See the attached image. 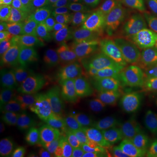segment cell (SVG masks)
Segmentation results:
<instances>
[{"instance_id": "cell-21", "label": "cell", "mask_w": 157, "mask_h": 157, "mask_svg": "<svg viewBox=\"0 0 157 157\" xmlns=\"http://www.w3.org/2000/svg\"><path fill=\"white\" fill-rule=\"evenodd\" d=\"M1 157H32L25 139H4L1 142Z\"/></svg>"}, {"instance_id": "cell-31", "label": "cell", "mask_w": 157, "mask_h": 157, "mask_svg": "<svg viewBox=\"0 0 157 157\" xmlns=\"http://www.w3.org/2000/svg\"><path fill=\"white\" fill-rule=\"evenodd\" d=\"M52 157H91L88 153L81 148H71L65 147Z\"/></svg>"}, {"instance_id": "cell-27", "label": "cell", "mask_w": 157, "mask_h": 157, "mask_svg": "<svg viewBox=\"0 0 157 157\" xmlns=\"http://www.w3.org/2000/svg\"><path fill=\"white\" fill-rule=\"evenodd\" d=\"M45 8L60 24L63 20V5L65 0H41Z\"/></svg>"}, {"instance_id": "cell-18", "label": "cell", "mask_w": 157, "mask_h": 157, "mask_svg": "<svg viewBox=\"0 0 157 157\" xmlns=\"http://www.w3.org/2000/svg\"><path fill=\"white\" fill-rule=\"evenodd\" d=\"M112 41L105 33H100L86 44L98 64L105 61L107 52L112 46Z\"/></svg>"}, {"instance_id": "cell-29", "label": "cell", "mask_w": 157, "mask_h": 157, "mask_svg": "<svg viewBox=\"0 0 157 157\" xmlns=\"http://www.w3.org/2000/svg\"><path fill=\"white\" fill-rule=\"evenodd\" d=\"M144 77H146L148 83L157 85V57L145 62Z\"/></svg>"}, {"instance_id": "cell-20", "label": "cell", "mask_w": 157, "mask_h": 157, "mask_svg": "<svg viewBox=\"0 0 157 157\" xmlns=\"http://www.w3.org/2000/svg\"><path fill=\"white\" fill-rule=\"evenodd\" d=\"M140 20L138 18L135 11L123 13V14H116L112 15L107 18L105 23V30L108 33L116 29L131 28L138 26Z\"/></svg>"}, {"instance_id": "cell-26", "label": "cell", "mask_w": 157, "mask_h": 157, "mask_svg": "<svg viewBox=\"0 0 157 157\" xmlns=\"http://www.w3.org/2000/svg\"><path fill=\"white\" fill-rule=\"evenodd\" d=\"M135 13L142 22L148 25L157 24V6H139Z\"/></svg>"}, {"instance_id": "cell-6", "label": "cell", "mask_w": 157, "mask_h": 157, "mask_svg": "<svg viewBox=\"0 0 157 157\" xmlns=\"http://www.w3.org/2000/svg\"><path fill=\"white\" fill-rule=\"evenodd\" d=\"M86 122L90 128L99 135L116 130L121 126V121L113 101L105 97L94 99L88 107Z\"/></svg>"}, {"instance_id": "cell-23", "label": "cell", "mask_w": 157, "mask_h": 157, "mask_svg": "<svg viewBox=\"0 0 157 157\" xmlns=\"http://www.w3.org/2000/svg\"><path fill=\"white\" fill-rule=\"evenodd\" d=\"M137 0H116L110 6L105 8L104 12L108 16L133 12L138 8Z\"/></svg>"}, {"instance_id": "cell-17", "label": "cell", "mask_w": 157, "mask_h": 157, "mask_svg": "<svg viewBox=\"0 0 157 157\" xmlns=\"http://www.w3.org/2000/svg\"><path fill=\"white\" fill-rule=\"evenodd\" d=\"M98 0H65L63 5V20L72 19L89 13L98 6Z\"/></svg>"}, {"instance_id": "cell-8", "label": "cell", "mask_w": 157, "mask_h": 157, "mask_svg": "<svg viewBox=\"0 0 157 157\" xmlns=\"http://www.w3.org/2000/svg\"><path fill=\"white\" fill-rule=\"evenodd\" d=\"M144 64L145 62L134 53L105 66V71L107 78L113 85L125 87L136 79L144 77Z\"/></svg>"}, {"instance_id": "cell-33", "label": "cell", "mask_w": 157, "mask_h": 157, "mask_svg": "<svg viewBox=\"0 0 157 157\" xmlns=\"http://www.w3.org/2000/svg\"><path fill=\"white\" fill-rule=\"evenodd\" d=\"M139 6H157V0H137Z\"/></svg>"}, {"instance_id": "cell-15", "label": "cell", "mask_w": 157, "mask_h": 157, "mask_svg": "<svg viewBox=\"0 0 157 157\" xmlns=\"http://www.w3.org/2000/svg\"><path fill=\"white\" fill-rule=\"evenodd\" d=\"M144 29L136 27L131 28L116 29L108 32L113 45L135 49L136 46L141 44L143 38Z\"/></svg>"}, {"instance_id": "cell-14", "label": "cell", "mask_w": 157, "mask_h": 157, "mask_svg": "<svg viewBox=\"0 0 157 157\" xmlns=\"http://www.w3.org/2000/svg\"><path fill=\"white\" fill-rule=\"evenodd\" d=\"M23 13L16 10H1L0 13V39L1 42L17 43L21 33Z\"/></svg>"}, {"instance_id": "cell-12", "label": "cell", "mask_w": 157, "mask_h": 157, "mask_svg": "<svg viewBox=\"0 0 157 157\" xmlns=\"http://www.w3.org/2000/svg\"><path fill=\"white\" fill-rule=\"evenodd\" d=\"M32 157H52L66 145L53 135L43 130H38L24 138Z\"/></svg>"}, {"instance_id": "cell-32", "label": "cell", "mask_w": 157, "mask_h": 157, "mask_svg": "<svg viewBox=\"0 0 157 157\" xmlns=\"http://www.w3.org/2000/svg\"><path fill=\"white\" fill-rule=\"evenodd\" d=\"M25 0H0L1 10H16L19 11L25 5Z\"/></svg>"}, {"instance_id": "cell-10", "label": "cell", "mask_w": 157, "mask_h": 157, "mask_svg": "<svg viewBox=\"0 0 157 157\" xmlns=\"http://www.w3.org/2000/svg\"><path fill=\"white\" fill-rule=\"evenodd\" d=\"M58 26L45 23L26 14H23L22 29L17 40V45H45L59 32Z\"/></svg>"}, {"instance_id": "cell-30", "label": "cell", "mask_w": 157, "mask_h": 157, "mask_svg": "<svg viewBox=\"0 0 157 157\" xmlns=\"http://www.w3.org/2000/svg\"><path fill=\"white\" fill-rule=\"evenodd\" d=\"M15 47L11 43L1 42L0 45V64L9 61H14Z\"/></svg>"}, {"instance_id": "cell-28", "label": "cell", "mask_w": 157, "mask_h": 157, "mask_svg": "<svg viewBox=\"0 0 157 157\" xmlns=\"http://www.w3.org/2000/svg\"><path fill=\"white\" fill-rule=\"evenodd\" d=\"M141 94L150 104L157 119V85L147 83L141 91Z\"/></svg>"}, {"instance_id": "cell-13", "label": "cell", "mask_w": 157, "mask_h": 157, "mask_svg": "<svg viewBox=\"0 0 157 157\" xmlns=\"http://www.w3.org/2000/svg\"><path fill=\"white\" fill-rule=\"evenodd\" d=\"M47 45H18L15 46L14 61L27 73L45 69Z\"/></svg>"}, {"instance_id": "cell-19", "label": "cell", "mask_w": 157, "mask_h": 157, "mask_svg": "<svg viewBox=\"0 0 157 157\" xmlns=\"http://www.w3.org/2000/svg\"><path fill=\"white\" fill-rule=\"evenodd\" d=\"M24 13L45 23L59 26V23L45 8L41 0H25L23 7Z\"/></svg>"}, {"instance_id": "cell-7", "label": "cell", "mask_w": 157, "mask_h": 157, "mask_svg": "<svg viewBox=\"0 0 157 157\" xmlns=\"http://www.w3.org/2000/svg\"><path fill=\"white\" fill-rule=\"evenodd\" d=\"M101 18L98 15L87 13L70 19L57 35L70 40L77 46L86 45L94 36L101 33Z\"/></svg>"}, {"instance_id": "cell-3", "label": "cell", "mask_w": 157, "mask_h": 157, "mask_svg": "<svg viewBox=\"0 0 157 157\" xmlns=\"http://www.w3.org/2000/svg\"><path fill=\"white\" fill-rule=\"evenodd\" d=\"M39 126L40 130L53 133L56 129L74 123L77 113L66 94L39 93Z\"/></svg>"}, {"instance_id": "cell-34", "label": "cell", "mask_w": 157, "mask_h": 157, "mask_svg": "<svg viewBox=\"0 0 157 157\" xmlns=\"http://www.w3.org/2000/svg\"><path fill=\"white\" fill-rule=\"evenodd\" d=\"M116 0H98L99 5H101V6L107 8L108 6H110L112 4H113Z\"/></svg>"}, {"instance_id": "cell-16", "label": "cell", "mask_w": 157, "mask_h": 157, "mask_svg": "<svg viewBox=\"0 0 157 157\" xmlns=\"http://www.w3.org/2000/svg\"><path fill=\"white\" fill-rule=\"evenodd\" d=\"M24 91L21 79L11 78L1 82L0 86V108L4 113Z\"/></svg>"}, {"instance_id": "cell-2", "label": "cell", "mask_w": 157, "mask_h": 157, "mask_svg": "<svg viewBox=\"0 0 157 157\" xmlns=\"http://www.w3.org/2000/svg\"><path fill=\"white\" fill-rule=\"evenodd\" d=\"M24 90L33 89L39 93L67 94L85 92L86 83L73 72L57 69H43L27 73L21 79Z\"/></svg>"}, {"instance_id": "cell-1", "label": "cell", "mask_w": 157, "mask_h": 157, "mask_svg": "<svg viewBox=\"0 0 157 157\" xmlns=\"http://www.w3.org/2000/svg\"><path fill=\"white\" fill-rule=\"evenodd\" d=\"M39 93L25 89L10 107L2 113V129L9 134L30 135L39 130Z\"/></svg>"}, {"instance_id": "cell-24", "label": "cell", "mask_w": 157, "mask_h": 157, "mask_svg": "<svg viewBox=\"0 0 157 157\" xmlns=\"http://www.w3.org/2000/svg\"><path fill=\"white\" fill-rule=\"evenodd\" d=\"M141 45L148 53L157 52V24L149 25L143 30Z\"/></svg>"}, {"instance_id": "cell-11", "label": "cell", "mask_w": 157, "mask_h": 157, "mask_svg": "<svg viewBox=\"0 0 157 157\" xmlns=\"http://www.w3.org/2000/svg\"><path fill=\"white\" fill-rule=\"evenodd\" d=\"M73 72L86 83H98L102 78V72L87 45L78 46L73 58Z\"/></svg>"}, {"instance_id": "cell-4", "label": "cell", "mask_w": 157, "mask_h": 157, "mask_svg": "<svg viewBox=\"0 0 157 157\" xmlns=\"http://www.w3.org/2000/svg\"><path fill=\"white\" fill-rule=\"evenodd\" d=\"M121 125L127 128H135L140 126L157 122L153 108L144 95L131 86H125L113 98Z\"/></svg>"}, {"instance_id": "cell-5", "label": "cell", "mask_w": 157, "mask_h": 157, "mask_svg": "<svg viewBox=\"0 0 157 157\" xmlns=\"http://www.w3.org/2000/svg\"><path fill=\"white\" fill-rule=\"evenodd\" d=\"M116 157H152L157 155V123L130 129L115 146Z\"/></svg>"}, {"instance_id": "cell-35", "label": "cell", "mask_w": 157, "mask_h": 157, "mask_svg": "<svg viewBox=\"0 0 157 157\" xmlns=\"http://www.w3.org/2000/svg\"><path fill=\"white\" fill-rule=\"evenodd\" d=\"M152 157H157V155H154V156H152Z\"/></svg>"}, {"instance_id": "cell-9", "label": "cell", "mask_w": 157, "mask_h": 157, "mask_svg": "<svg viewBox=\"0 0 157 157\" xmlns=\"http://www.w3.org/2000/svg\"><path fill=\"white\" fill-rule=\"evenodd\" d=\"M78 48L70 40L55 35L47 45L45 69L73 72V58Z\"/></svg>"}, {"instance_id": "cell-25", "label": "cell", "mask_w": 157, "mask_h": 157, "mask_svg": "<svg viewBox=\"0 0 157 157\" xmlns=\"http://www.w3.org/2000/svg\"><path fill=\"white\" fill-rule=\"evenodd\" d=\"M135 53V49H131V48H127V47H122V46H119V45H113L111 46V48L109 49L107 55L105 59V61L103 63H106L105 66L113 64L114 62H117L121 59H122L125 57L131 55Z\"/></svg>"}, {"instance_id": "cell-22", "label": "cell", "mask_w": 157, "mask_h": 157, "mask_svg": "<svg viewBox=\"0 0 157 157\" xmlns=\"http://www.w3.org/2000/svg\"><path fill=\"white\" fill-rule=\"evenodd\" d=\"M27 72L22 68L17 62L9 61L0 64V81L17 78L22 79Z\"/></svg>"}]
</instances>
